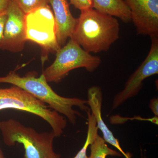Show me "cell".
Instances as JSON below:
<instances>
[{"label": "cell", "mask_w": 158, "mask_h": 158, "mask_svg": "<svg viewBox=\"0 0 158 158\" xmlns=\"http://www.w3.org/2000/svg\"><path fill=\"white\" fill-rule=\"evenodd\" d=\"M86 113L88 115V131L87 138L81 149L80 150L73 158H89L87 156V150L98 135V128L97 125L95 118L88 109Z\"/></svg>", "instance_id": "14"}, {"label": "cell", "mask_w": 158, "mask_h": 158, "mask_svg": "<svg viewBox=\"0 0 158 158\" xmlns=\"http://www.w3.org/2000/svg\"><path fill=\"white\" fill-rule=\"evenodd\" d=\"M92 8L104 14L118 18L123 22L131 21V11L124 0H92Z\"/></svg>", "instance_id": "12"}, {"label": "cell", "mask_w": 158, "mask_h": 158, "mask_svg": "<svg viewBox=\"0 0 158 158\" xmlns=\"http://www.w3.org/2000/svg\"><path fill=\"white\" fill-rule=\"evenodd\" d=\"M71 5L80 11L92 8V0H68Z\"/></svg>", "instance_id": "16"}, {"label": "cell", "mask_w": 158, "mask_h": 158, "mask_svg": "<svg viewBox=\"0 0 158 158\" xmlns=\"http://www.w3.org/2000/svg\"><path fill=\"white\" fill-rule=\"evenodd\" d=\"M52 9L56 27L57 42L61 47L70 38L77 22L71 12L68 0H48Z\"/></svg>", "instance_id": "10"}, {"label": "cell", "mask_w": 158, "mask_h": 158, "mask_svg": "<svg viewBox=\"0 0 158 158\" xmlns=\"http://www.w3.org/2000/svg\"><path fill=\"white\" fill-rule=\"evenodd\" d=\"M26 14L11 0L7 9L2 50L18 53L24 48L27 41Z\"/></svg>", "instance_id": "9"}, {"label": "cell", "mask_w": 158, "mask_h": 158, "mask_svg": "<svg viewBox=\"0 0 158 158\" xmlns=\"http://www.w3.org/2000/svg\"><path fill=\"white\" fill-rule=\"evenodd\" d=\"M25 23L27 41L37 44L47 52H56L61 48L57 42L55 17L48 4L26 14Z\"/></svg>", "instance_id": "6"}, {"label": "cell", "mask_w": 158, "mask_h": 158, "mask_svg": "<svg viewBox=\"0 0 158 158\" xmlns=\"http://www.w3.org/2000/svg\"><path fill=\"white\" fill-rule=\"evenodd\" d=\"M116 18L90 8L81 11L70 38L88 53L106 52L119 37Z\"/></svg>", "instance_id": "1"}, {"label": "cell", "mask_w": 158, "mask_h": 158, "mask_svg": "<svg viewBox=\"0 0 158 158\" xmlns=\"http://www.w3.org/2000/svg\"><path fill=\"white\" fill-rule=\"evenodd\" d=\"M149 108L156 117L158 116V99L153 98L150 101Z\"/></svg>", "instance_id": "18"}, {"label": "cell", "mask_w": 158, "mask_h": 158, "mask_svg": "<svg viewBox=\"0 0 158 158\" xmlns=\"http://www.w3.org/2000/svg\"><path fill=\"white\" fill-rule=\"evenodd\" d=\"M138 35L158 37V0H124Z\"/></svg>", "instance_id": "8"}, {"label": "cell", "mask_w": 158, "mask_h": 158, "mask_svg": "<svg viewBox=\"0 0 158 158\" xmlns=\"http://www.w3.org/2000/svg\"><path fill=\"white\" fill-rule=\"evenodd\" d=\"M0 158H7L5 156L1 147H0Z\"/></svg>", "instance_id": "20"}, {"label": "cell", "mask_w": 158, "mask_h": 158, "mask_svg": "<svg viewBox=\"0 0 158 158\" xmlns=\"http://www.w3.org/2000/svg\"><path fill=\"white\" fill-rule=\"evenodd\" d=\"M25 14L49 4L48 0H12Z\"/></svg>", "instance_id": "15"}, {"label": "cell", "mask_w": 158, "mask_h": 158, "mask_svg": "<svg viewBox=\"0 0 158 158\" xmlns=\"http://www.w3.org/2000/svg\"><path fill=\"white\" fill-rule=\"evenodd\" d=\"M101 62L99 57L86 52L70 38L66 44L57 51L55 61L43 73L48 82L59 83L71 71L83 68L89 72H93L98 68Z\"/></svg>", "instance_id": "5"}, {"label": "cell", "mask_w": 158, "mask_h": 158, "mask_svg": "<svg viewBox=\"0 0 158 158\" xmlns=\"http://www.w3.org/2000/svg\"><path fill=\"white\" fill-rule=\"evenodd\" d=\"M7 19V10L0 13V50L2 47L4 28Z\"/></svg>", "instance_id": "17"}, {"label": "cell", "mask_w": 158, "mask_h": 158, "mask_svg": "<svg viewBox=\"0 0 158 158\" xmlns=\"http://www.w3.org/2000/svg\"><path fill=\"white\" fill-rule=\"evenodd\" d=\"M151 39L150 49L141 65L131 75L124 88L115 95L112 103V110L118 108L125 102L136 96L141 90L143 81L158 73V37Z\"/></svg>", "instance_id": "7"}, {"label": "cell", "mask_w": 158, "mask_h": 158, "mask_svg": "<svg viewBox=\"0 0 158 158\" xmlns=\"http://www.w3.org/2000/svg\"><path fill=\"white\" fill-rule=\"evenodd\" d=\"M5 110H19L39 116L49 124L56 138L62 135L67 125L65 117L15 85L0 88V111Z\"/></svg>", "instance_id": "4"}, {"label": "cell", "mask_w": 158, "mask_h": 158, "mask_svg": "<svg viewBox=\"0 0 158 158\" xmlns=\"http://www.w3.org/2000/svg\"><path fill=\"white\" fill-rule=\"evenodd\" d=\"M3 141L8 146L21 144L24 158H61L54 149L56 136L52 131L39 133L13 118L0 122Z\"/></svg>", "instance_id": "3"}, {"label": "cell", "mask_w": 158, "mask_h": 158, "mask_svg": "<svg viewBox=\"0 0 158 158\" xmlns=\"http://www.w3.org/2000/svg\"><path fill=\"white\" fill-rule=\"evenodd\" d=\"M88 106L91 113L95 118L98 129L102 133L103 138L106 142L111 144L118 150L123 156L126 155L122 149L118 139L115 138L111 130L109 129L102 118V107L103 95L101 88L97 86L89 88L88 91Z\"/></svg>", "instance_id": "11"}, {"label": "cell", "mask_w": 158, "mask_h": 158, "mask_svg": "<svg viewBox=\"0 0 158 158\" xmlns=\"http://www.w3.org/2000/svg\"><path fill=\"white\" fill-rule=\"evenodd\" d=\"M89 146L90 153L89 158H106L109 156L118 157L122 156L120 152L109 148L104 139L98 134Z\"/></svg>", "instance_id": "13"}, {"label": "cell", "mask_w": 158, "mask_h": 158, "mask_svg": "<svg viewBox=\"0 0 158 158\" xmlns=\"http://www.w3.org/2000/svg\"><path fill=\"white\" fill-rule=\"evenodd\" d=\"M11 0H0V13L6 11Z\"/></svg>", "instance_id": "19"}, {"label": "cell", "mask_w": 158, "mask_h": 158, "mask_svg": "<svg viewBox=\"0 0 158 158\" xmlns=\"http://www.w3.org/2000/svg\"><path fill=\"white\" fill-rule=\"evenodd\" d=\"M48 83L43 73L39 77L33 73L21 77L13 71L5 76L0 77V83L19 87L47 105L52 110L65 116L72 124H76L77 116H80V114L74 110V107H77L86 112L89 109L88 101L61 96L52 89Z\"/></svg>", "instance_id": "2"}]
</instances>
